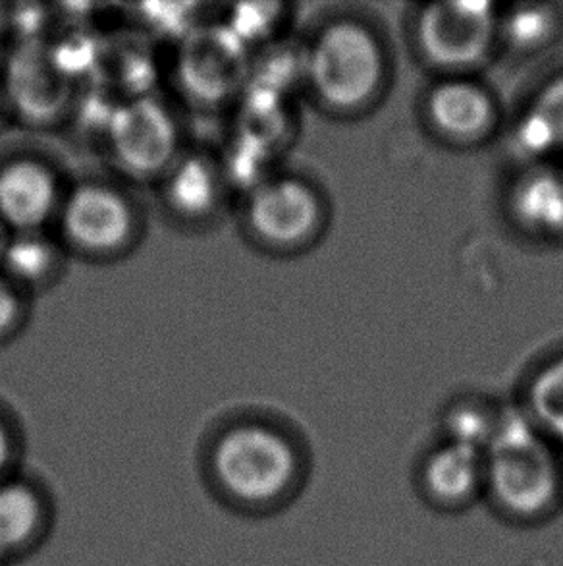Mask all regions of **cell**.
Here are the masks:
<instances>
[{
  "label": "cell",
  "mask_w": 563,
  "mask_h": 566,
  "mask_svg": "<svg viewBox=\"0 0 563 566\" xmlns=\"http://www.w3.org/2000/svg\"><path fill=\"white\" fill-rule=\"evenodd\" d=\"M384 53L363 23L340 20L315 39L305 56V76L312 92L334 111H358L381 92Z\"/></svg>",
  "instance_id": "6da1fadb"
},
{
  "label": "cell",
  "mask_w": 563,
  "mask_h": 566,
  "mask_svg": "<svg viewBox=\"0 0 563 566\" xmlns=\"http://www.w3.org/2000/svg\"><path fill=\"white\" fill-rule=\"evenodd\" d=\"M213 468L232 497L268 503L291 485L297 460L291 444L278 431L249 423L230 429L216 443Z\"/></svg>",
  "instance_id": "7a4b0ae2"
},
{
  "label": "cell",
  "mask_w": 563,
  "mask_h": 566,
  "mask_svg": "<svg viewBox=\"0 0 563 566\" xmlns=\"http://www.w3.org/2000/svg\"><path fill=\"white\" fill-rule=\"evenodd\" d=\"M488 478L496 499L511 513H541L556 495L554 462L523 421H513L496 433L490 443Z\"/></svg>",
  "instance_id": "3957f363"
},
{
  "label": "cell",
  "mask_w": 563,
  "mask_h": 566,
  "mask_svg": "<svg viewBox=\"0 0 563 566\" xmlns=\"http://www.w3.org/2000/svg\"><path fill=\"white\" fill-rule=\"evenodd\" d=\"M500 18L488 2H442L423 8L417 18L421 51L434 66L459 72L487 59Z\"/></svg>",
  "instance_id": "277c9868"
},
{
  "label": "cell",
  "mask_w": 563,
  "mask_h": 566,
  "mask_svg": "<svg viewBox=\"0 0 563 566\" xmlns=\"http://www.w3.org/2000/svg\"><path fill=\"white\" fill-rule=\"evenodd\" d=\"M116 159L134 175H155L174 161L178 132L167 108L138 97L116 108L108 126Z\"/></svg>",
  "instance_id": "5b68a950"
},
{
  "label": "cell",
  "mask_w": 563,
  "mask_h": 566,
  "mask_svg": "<svg viewBox=\"0 0 563 566\" xmlns=\"http://www.w3.org/2000/svg\"><path fill=\"white\" fill-rule=\"evenodd\" d=\"M249 222L267 244L297 248L320 229L322 203L317 191L301 180L276 178L253 190Z\"/></svg>",
  "instance_id": "8992f818"
},
{
  "label": "cell",
  "mask_w": 563,
  "mask_h": 566,
  "mask_svg": "<svg viewBox=\"0 0 563 566\" xmlns=\"http://www.w3.org/2000/svg\"><path fill=\"white\" fill-rule=\"evenodd\" d=\"M61 222L64 234L77 248L113 252L130 238L134 214L118 191L108 186L84 185L64 201Z\"/></svg>",
  "instance_id": "52a82bcc"
},
{
  "label": "cell",
  "mask_w": 563,
  "mask_h": 566,
  "mask_svg": "<svg viewBox=\"0 0 563 566\" xmlns=\"http://www.w3.org/2000/svg\"><path fill=\"white\" fill-rule=\"evenodd\" d=\"M244 41L230 28H206L191 33L180 54L183 84L203 101L229 97L242 80Z\"/></svg>",
  "instance_id": "ba28073f"
},
{
  "label": "cell",
  "mask_w": 563,
  "mask_h": 566,
  "mask_svg": "<svg viewBox=\"0 0 563 566\" xmlns=\"http://www.w3.org/2000/svg\"><path fill=\"white\" fill-rule=\"evenodd\" d=\"M426 115L434 130L452 142H477L496 123L492 95L475 82L449 77L433 87L426 99Z\"/></svg>",
  "instance_id": "9c48e42d"
},
{
  "label": "cell",
  "mask_w": 563,
  "mask_h": 566,
  "mask_svg": "<svg viewBox=\"0 0 563 566\" xmlns=\"http://www.w3.org/2000/svg\"><path fill=\"white\" fill-rule=\"evenodd\" d=\"M59 207L53 172L35 161H12L0 169V221L14 232L41 230Z\"/></svg>",
  "instance_id": "30bf717a"
},
{
  "label": "cell",
  "mask_w": 563,
  "mask_h": 566,
  "mask_svg": "<svg viewBox=\"0 0 563 566\" xmlns=\"http://www.w3.org/2000/svg\"><path fill=\"white\" fill-rule=\"evenodd\" d=\"M10 92L15 105L33 118H49L66 99L64 80L51 53L28 46L10 69Z\"/></svg>",
  "instance_id": "8fae6325"
},
{
  "label": "cell",
  "mask_w": 563,
  "mask_h": 566,
  "mask_svg": "<svg viewBox=\"0 0 563 566\" xmlns=\"http://www.w3.org/2000/svg\"><path fill=\"white\" fill-rule=\"evenodd\" d=\"M511 209L525 229L542 237H563V175L556 170L527 172L511 193Z\"/></svg>",
  "instance_id": "7c38bea8"
},
{
  "label": "cell",
  "mask_w": 563,
  "mask_h": 566,
  "mask_svg": "<svg viewBox=\"0 0 563 566\" xmlns=\"http://www.w3.org/2000/svg\"><path fill=\"white\" fill-rule=\"evenodd\" d=\"M45 511L35 490L20 482L0 483V557L23 552L41 534Z\"/></svg>",
  "instance_id": "4fadbf2b"
},
{
  "label": "cell",
  "mask_w": 563,
  "mask_h": 566,
  "mask_svg": "<svg viewBox=\"0 0 563 566\" xmlns=\"http://www.w3.org/2000/svg\"><path fill=\"white\" fill-rule=\"evenodd\" d=\"M426 485L434 497L456 503L469 497L482 478L479 449L452 443L433 454L425 472Z\"/></svg>",
  "instance_id": "5bb4252c"
},
{
  "label": "cell",
  "mask_w": 563,
  "mask_h": 566,
  "mask_svg": "<svg viewBox=\"0 0 563 566\" xmlns=\"http://www.w3.org/2000/svg\"><path fill=\"white\" fill-rule=\"evenodd\" d=\"M167 198L178 213L201 217L219 198L216 170L201 157H185L172 165L167 180Z\"/></svg>",
  "instance_id": "9a60e30c"
},
{
  "label": "cell",
  "mask_w": 563,
  "mask_h": 566,
  "mask_svg": "<svg viewBox=\"0 0 563 566\" xmlns=\"http://www.w3.org/2000/svg\"><path fill=\"white\" fill-rule=\"evenodd\" d=\"M519 142L529 154L563 147V74L550 80L519 123Z\"/></svg>",
  "instance_id": "2e32d148"
},
{
  "label": "cell",
  "mask_w": 563,
  "mask_h": 566,
  "mask_svg": "<svg viewBox=\"0 0 563 566\" xmlns=\"http://www.w3.org/2000/svg\"><path fill=\"white\" fill-rule=\"evenodd\" d=\"M0 261L8 281L41 283L56 263V250L41 230L14 232V237L4 240Z\"/></svg>",
  "instance_id": "e0dca14e"
},
{
  "label": "cell",
  "mask_w": 563,
  "mask_h": 566,
  "mask_svg": "<svg viewBox=\"0 0 563 566\" xmlns=\"http://www.w3.org/2000/svg\"><path fill=\"white\" fill-rule=\"evenodd\" d=\"M531 405L537 418L563 441V356L550 361L534 379Z\"/></svg>",
  "instance_id": "ac0fdd59"
},
{
  "label": "cell",
  "mask_w": 563,
  "mask_h": 566,
  "mask_svg": "<svg viewBox=\"0 0 563 566\" xmlns=\"http://www.w3.org/2000/svg\"><path fill=\"white\" fill-rule=\"evenodd\" d=\"M503 28L513 45L534 49L554 33L556 15L549 7H519L506 15Z\"/></svg>",
  "instance_id": "d6986e66"
},
{
  "label": "cell",
  "mask_w": 563,
  "mask_h": 566,
  "mask_svg": "<svg viewBox=\"0 0 563 566\" xmlns=\"http://www.w3.org/2000/svg\"><path fill=\"white\" fill-rule=\"evenodd\" d=\"M20 314V300L15 296L12 284L0 273V333L7 331Z\"/></svg>",
  "instance_id": "ffe728a7"
},
{
  "label": "cell",
  "mask_w": 563,
  "mask_h": 566,
  "mask_svg": "<svg viewBox=\"0 0 563 566\" xmlns=\"http://www.w3.org/2000/svg\"><path fill=\"white\" fill-rule=\"evenodd\" d=\"M12 452H14L12 439H10L7 426L0 421V483L4 482L8 467H10V462H12Z\"/></svg>",
  "instance_id": "44dd1931"
},
{
  "label": "cell",
  "mask_w": 563,
  "mask_h": 566,
  "mask_svg": "<svg viewBox=\"0 0 563 566\" xmlns=\"http://www.w3.org/2000/svg\"><path fill=\"white\" fill-rule=\"evenodd\" d=\"M2 245H4V238L0 234V250H2Z\"/></svg>",
  "instance_id": "7402d4cb"
}]
</instances>
